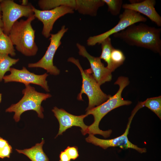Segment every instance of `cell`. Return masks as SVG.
<instances>
[{"mask_svg": "<svg viewBox=\"0 0 161 161\" xmlns=\"http://www.w3.org/2000/svg\"><path fill=\"white\" fill-rule=\"evenodd\" d=\"M12 150L8 141L0 137V158H10Z\"/></svg>", "mask_w": 161, "mask_h": 161, "instance_id": "cell-23", "label": "cell"}, {"mask_svg": "<svg viewBox=\"0 0 161 161\" xmlns=\"http://www.w3.org/2000/svg\"><path fill=\"white\" fill-rule=\"evenodd\" d=\"M75 10L80 13L95 16L99 8L105 4L103 0H76Z\"/></svg>", "mask_w": 161, "mask_h": 161, "instance_id": "cell-15", "label": "cell"}, {"mask_svg": "<svg viewBox=\"0 0 161 161\" xmlns=\"http://www.w3.org/2000/svg\"><path fill=\"white\" fill-rule=\"evenodd\" d=\"M10 74L5 75L3 80L5 83L17 82L24 83L25 85L33 84L40 86L46 91L50 90L46 78L48 76L47 73L41 75H36L28 70L25 67L21 69L11 67Z\"/></svg>", "mask_w": 161, "mask_h": 161, "instance_id": "cell-10", "label": "cell"}, {"mask_svg": "<svg viewBox=\"0 0 161 161\" xmlns=\"http://www.w3.org/2000/svg\"><path fill=\"white\" fill-rule=\"evenodd\" d=\"M68 30V28H66L64 25L57 33L51 34L49 38L50 44L44 55L37 62L29 64L28 67L41 68L46 70L47 73L51 75H59L60 71L54 65L53 59L57 49L61 44V40Z\"/></svg>", "mask_w": 161, "mask_h": 161, "instance_id": "cell-9", "label": "cell"}, {"mask_svg": "<svg viewBox=\"0 0 161 161\" xmlns=\"http://www.w3.org/2000/svg\"><path fill=\"white\" fill-rule=\"evenodd\" d=\"M129 82L128 78L120 77L114 83L119 86V90L117 93L100 105L86 111V114L88 115L91 114L94 118V122L89 126L88 134L100 135L105 138L110 136L112 132V130L104 131L100 129L99 127L100 123L103 117L112 110L122 106L129 105L132 103L130 101L124 100L121 96L123 89L129 84Z\"/></svg>", "mask_w": 161, "mask_h": 161, "instance_id": "cell-2", "label": "cell"}, {"mask_svg": "<svg viewBox=\"0 0 161 161\" xmlns=\"http://www.w3.org/2000/svg\"><path fill=\"white\" fill-rule=\"evenodd\" d=\"M76 46L79 50V54L86 58L90 63L93 75L98 84L100 86L106 82L110 81L112 78V72L104 66L100 58L89 54L83 46L78 43Z\"/></svg>", "mask_w": 161, "mask_h": 161, "instance_id": "cell-13", "label": "cell"}, {"mask_svg": "<svg viewBox=\"0 0 161 161\" xmlns=\"http://www.w3.org/2000/svg\"><path fill=\"white\" fill-rule=\"evenodd\" d=\"M142 108V105L139 103L133 109L131 116L129 119L127 127L124 133L120 136L109 139H103L98 138L94 135L89 134L86 139V141L96 146H98L106 149L109 147H119L122 149L131 148L134 149L140 153H145L147 151L145 148H140L131 143L129 140L128 135L133 118L137 112Z\"/></svg>", "mask_w": 161, "mask_h": 161, "instance_id": "cell-6", "label": "cell"}, {"mask_svg": "<svg viewBox=\"0 0 161 161\" xmlns=\"http://www.w3.org/2000/svg\"><path fill=\"white\" fill-rule=\"evenodd\" d=\"M25 86L22 90L23 96L22 98L16 103L11 105L5 110L6 112H14L13 118L16 122L19 121L23 113L31 110L35 111L38 117L43 118L44 110L41 106V103L52 96L49 93L37 91L34 87L30 85H25Z\"/></svg>", "mask_w": 161, "mask_h": 161, "instance_id": "cell-4", "label": "cell"}, {"mask_svg": "<svg viewBox=\"0 0 161 161\" xmlns=\"http://www.w3.org/2000/svg\"><path fill=\"white\" fill-rule=\"evenodd\" d=\"M100 44L102 52L99 58L107 63L106 67L112 72L117 68L113 64L111 60V54L114 48L112 45L110 38L109 37L105 39Z\"/></svg>", "mask_w": 161, "mask_h": 161, "instance_id": "cell-17", "label": "cell"}, {"mask_svg": "<svg viewBox=\"0 0 161 161\" xmlns=\"http://www.w3.org/2000/svg\"><path fill=\"white\" fill-rule=\"evenodd\" d=\"M35 18L33 14L26 20L16 21L8 35L16 50L26 56L35 55L38 50L35 41V31L31 25Z\"/></svg>", "mask_w": 161, "mask_h": 161, "instance_id": "cell-3", "label": "cell"}, {"mask_svg": "<svg viewBox=\"0 0 161 161\" xmlns=\"http://www.w3.org/2000/svg\"><path fill=\"white\" fill-rule=\"evenodd\" d=\"M58 120L59 124L58 133L55 138L62 135L67 129L73 126L79 127L83 135L89 134V126L84 123V118L88 115L86 114L76 116L71 114L62 109L54 107L52 110Z\"/></svg>", "mask_w": 161, "mask_h": 161, "instance_id": "cell-12", "label": "cell"}, {"mask_svg": "<svg viewBox=\"0 0 161 161\" xmlns=\"http://www.w3.org/2000/svg\"><path fill=\"white\" fill-rule=\"evenodd\" d=\"M161 28L150 26L143 22L134 24L113 35L127 44L161 54Z\"/></svg>", "mask_w": 161, "mask_h": 161, "instance_id": "cell-1", "label": "cell"}, {"mask_svg": "<svg viewBox=\"0 0 161 161\" xmlns=\"http://www.w3.org/2000/svg\"><path fill=\"white\" fill-rule=\"evenodd\" d=\"M1 7L0 6V14H1Z\"/></svg>", "mask_w": 161, "mask_h": 161, "instance_id": "cell-30", "label": "cell"}, {"mask_svg": "<svg viewBox=\"0 0 161 161\" xmlns=\"http://www.w3.org/2000/svg\"><path fill=\"white\" fill-rule=\"evenodd\" d=\"M19 60L11 58L7 54L0 53V82L3 80L5 74L10 71L11 67L17 63Z\"/></svg>", "mask_w": 161, "mask_h": 161, "instance_id": "cell-18", "label": "cell"}, {"mask_svg": "<svg viewBox=\"0 0 161 161\" xmlns=\"http://www.w3.org/2000/svg\"><path fill=\"white\" fill-rule=\"evenodd\" d=\"M3 32L9 35L14 24L19 18H28L33 14V6L29 4L24 6L15 3L12 0H0Z\"/></svg>", "mask_w": 161, "mask_h": 161, "instance_id": "cell-7", "label": "cell"}, {"mask_svg": "<svg viewBox=\"0 0 161 161\" xmlns=\"http://www.w3.org/2000/svg\"><path fill=\"white\" fill-rule=\"evenodd\" d=\"M59 161H70L69 157L65 151H61L59 154Z\"/></svg>", "mask_w": 161, "mask_h": 161, "instance_id": "cell-25", "label": "cell"}, {"mask_svg": "<svg viewBox=\"0 0 161 161\" xmlns=\"http://www.w3.org/2000/svg\"><path fill=\"white\" fill-rule=\"evenodd\" d=\"M13 45L9 35L2 32L0 36V53L14 56L16 53Z\"/></svg>", "mask_w": 161, "mask_h": 161, "instance_id": "cell-19", "label": "cell"}, {"mask_svg": "<svg viewBox=\"0 0 161 161\" xmlns=\"http://www.w3.org/2000/svg\"><path fill=\"white\" fill-rule=\"evenodd\" d=\"M68 61L75 65L79 68L82 79V84L80 93L77 97L78 100H83L82 95L86 94L88 98L89 104L86 111L98 106L106 101L111 96L104 93L100 89V85L96 81L91 69L84 70L79 60L70 57Z\"/></svg>", "mask_w": 161, "mask_h": 161, "instance_id": "cell-5", "label": "cell"}, {"mask_svg": "<svg viewBox=\"0 0 161 161\" xmlns=\"http://www.w3.org/2000/svg\"><path fill=\"white\" fill-rule=\"evenodd\" d=\"M2 32H3V30L2 28H0V36Z\"/></svg>", "mask_w": 161, "mask_h": 161, "instance_id": "cell-28", "label": "cell"}, {"mask_svg": "<svg viewBox=\"0 0 161 161\" xmlns=\"http://www.w3.org/2000/svg\"><path fill=\"white\" fill-rule=\"evenodd\" d=\"M71 160H74L79 156L78 148L76 146H68L64 150Z\"/></svg>", "mask_w": 161, "mask_h": 161, "instance_id": "cell-24", "label": "cell"}, {"mask_svg": "<svg viewBox=\"0 0 161 161\" xmlns=\"http://www.w3.org/2000/svg\"><path fill=\"white\" fill-rule=\"evenodd\" d=\"M44 143V140L42 138L40 143L36 144L30 148L16 150L18 153L26 156L31 161H49L48 158L43 149L42 147Z\"/></svg>", "mask_w": 161, "mask_h": 161, "instance_id": "cell-16", "label": "cell"}, {"mask_svg": "<svg viewBox=\"0 0 161 161\" xmlns=\"http://www.w3.org/2000/svg\"><path fill=\"white\" fill-rule=\"evenodd\" d=\"M32 10L35 18L42 23V34L47 38L50 37V32L57 20L66 14L73 13L74 12L72 8L64 6L47 10H39L33 6Z\"/></svg>", "mask_w": 161, "mask_h": 161, "instance_id": "cell-11", "label": "cell"}, {"mask_svg": "<svg viewBox=\"0 0 161 161\" xmlns=\"http://www.w3.org/2000/svg\"><path fill=\"white\" fill-rule=\"evenodd\" d=\"M143 102L144 107L150 109L161 119V96L148 98Z\"/></svg>", "mask_w": 161, "mask_h": 161, "instance_id": "cell-20", "label": "cell"}, {"mask_svg": "<svg viewBox=\"0 0 161 161\" xmlns=\"http://www.w3.org/2000/svg\"><path fill=\"white\" fill-rule=\"evenodd\" d=\"M28 1L27 0H23L21 1V5L25 6L28 5Z\"/></svg>", "mask_w": 161, "mask_h": 161, "instance_id": "cell-26", "label": "cell"}, {"mask_svg": "<svg viewBox=\"0 0 161 161\" xmlns=\"http://www.w3.org/2000/svg\"><path fill=\"white\" fill-rule=\"evenodd\" d=\"M3 24L2 19V16L0 14V28H3Z\"/></svg>", "mask_w": 161, "mask_h": 161, "instance_id": "cell-27", "label": "cell"}, {"mask_svg": "<svg viewBox=\"0 0 161 161\" xmlns=\"http://www.w3.org/2000/svg\"><path fill=\"white\" fill-rule=\"evenodd\" d=\"M119 19L118 23L111 29L101 34L90 37L87 41V45L93 46L97 44H100L111 35L124 30L130 26L138 22H145L147 20L140 13L128 9H124L119 15Z\"/></svg>", "mask_w": 161, "mask_h": 161, "instance_id": "cell-8", "label": "cell"}, {"mask_svg": "<svg viewBox=\"0 0 161 161\" xmlns=\"http://www.w3.org/2000/svg\"><path fill=\"white\" fill-rule=\"evenodd\" d=\"M108 7V11L113 16L119 15L122 8L123 1L122 0H103Z\"/></svg>", "mask_w": 161, "mask_h": 161, "instance_id": "cell-21", "label": "cell"}, {"mask_svg": "<svg viewBox=\"0 0 161 161\" xmlns=\"http://www.w3.org/2000/svg\"><path fill=\"white\" fill-rule=\"evenodd\" d=\"M111 58L112 63L117 68L123 64L126 59L123 53L121 50L114 48L112 52Z\"/></svg>", "mask_w": 161, "mask_h": 161, "instance_id": "cell-22", "label": "cell"}, {"mask_svg": "<svg viewBox=\"0 0 161 161\" xmlns=\"http://www.w3.org/2000/svg\"><path fill=\"white\" fill-rule=\"evenodd\" d=\"M131 1L129 4H123V8L142 14L147 17L158 27L161 26V17L154 7L156 4L155 0H145L138 1Z\"/></svg>", "mask_w": 161, "mask_h": 161, "instance_id": "cell-14", "label": "cell"}, {"mask_svg": "<svg viewBox=\"0 0 161 161\" xmlns=\"http://www.w3.org/2000/svg\"><path fill=\"white\" fill-rule=\"evenodd\" d=\"M2 100V94L0 93V103L1 102Z\"/></svg>", "mask_w": 161, "mask_h": 161, "instance_id": "cell-29", "label": "cell"}]
</instances>
